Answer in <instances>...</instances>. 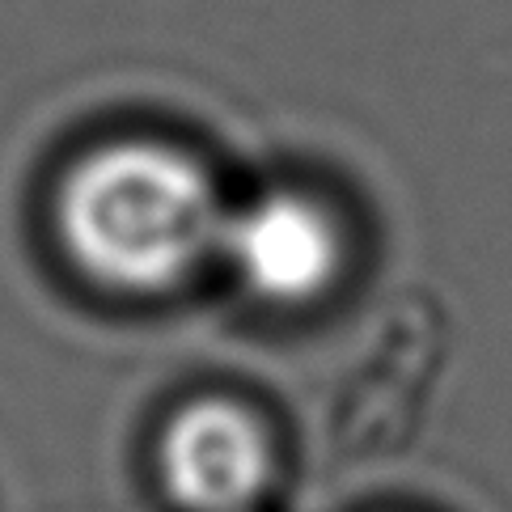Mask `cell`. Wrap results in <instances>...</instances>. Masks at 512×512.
I'll use <instances>...</instances> for the list:
<instances>
[{
    "instance_id": "6da1fadb",
    "label": "cell",
    "mask_w": 512,
    "mask_h": 512,
    "mask_svg": "<svg viewBox=\"0 0 512 512\" xmlns=\"http://www.w3.org/2000/svg\"><path fill=\"white\" fill-rule=\"evenodd\" d=\"M229 212L208 170L153 140H119L81 157L60 182L56 233L85 280L157 297L221 250Z\"/></svg>"
},
{
    "instance_id": "7a4b0ae2",
    "label": "cell",
    "mask_w": 512,
    "mask_h": 512,
    "mask_svg": "<svg viewBox=\"0 0 512 512\" xmlns=\"http://www.w3.org/2000/svg\"><path fill=\"white\" fill-rule=\"evenodd\" d=\"M157 474L182 512H246L271 483V441L242 402L195 398L161 432Z\"/></svg>"
},
{
    "instance_id": "3957f363",
    "label": "cell",
    "mask_w": 512,
    "mask_h": 512,
    "mask_svg": "<svg viewBox=\"0 0 512 512\" xmlns=\"http://www.w3.org/2000/svg\"><path fill=\"white\" fill-rule=\"evenodd\" d=\"M221 250L254 297L284 309L318 301L343 267L335 216L297 191H271L229 216Z\"/></svg>"
}]
</instances>
